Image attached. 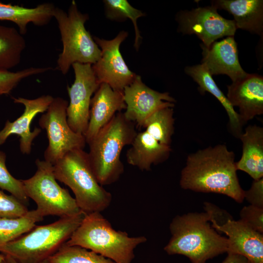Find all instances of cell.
<instances>
[{
	"label": "cell",
	"instance_id": "obj_1",
	"mask_svg": "<svg viewBox=\"0 0 263 263\" xmlns=\"http://www.w3.org/2000/svg\"><path fill=\"white\" fill-rule=\"evenodd\" d=\"M237 170L234 153L225 145L209 147L188 155L180 185L185 189L224 194L241 203L244 190Z\"/></svg>",
	"mask_w": 263,
	"mask_h": 263
},
{
	"label": "cell",
	"instance_id": "obj_2",
	"mask_svg": "<svg viewBox=\"0 0 263 263\" xmlns=\"http://www.w3.org/2000/svg\"><path fill=\"white\" fill-rule=\"evenodd\" d=\"M207 212H190L176 216L171 222V238L164 247L169 255H182L191 263H206L226 252L228 242L209 223Z\"/></svg>",
	"mask_w": 263,
	"mask_h": 263
},
{
	"label": "cell",
	"instance_id": "obj_3",
	"mask_svg": "<svg viewBox=\"0 0 263 263\" xmlns=\"http://www.w3.org/2000/svg\"><path fill=\"white\" fill-rule=\"evenodd\" d=\"M137 133L135 124L123 113L118 112L88 143L89 161L101 186L116 182L123 173L121 152L126 146L132 144Z\"/></svg>",
	"mask_w": 263,
	"mask_h": 263
},
{
	"label": "cell",
	"instance_id": "obj_4",
	"mask_svg": "<svg viewBox=\"0 0 263 263\" xmlns=\"http://www.w3.org/2000/svg\"><path fill=\"white\" fill-rule=\"evenodd\" d=\"M100 213L86 214L65 244L86 248L115 263H132L135 248L145 243L146 237H130L125 231L115 230Z\"/></svg>",
	"mask_w": 263,
	"mask_h": 263
},
{
	"label": "cell",
	"instance_id": "obj_5",
	"mask_svg": "<svg viewBox=\"0 0 263 263\" xmlns=\"http://www.w3.org/2000/svg\"><path fill=\"white\" fill-rule=\"evenodd\" d=\"M85 214L82 211L73 216L60 218L49 224L35 225L30 231L5 244L0 253L16 263H40L68 241Z\"/></svg>",
	"mask_w": 263,
	"mask_h": 263
},
{
	"label": "cell",
	"instance_id": "obj_6",
	"mask_svg": "<svg viewBox=\"0 0 263 263\" xmlns=\"http://www.w3.org/2000/svg\"><path fill=\"white\" fill-rule=\"evenodd\" d=\"M53 166L56 180L70 188L81 211L101 212L109 207L112 194L98 182L83 150L69 151Z\"/></svg>",
	"mask_w": 263,
	"mask_h": 263
},
{
	"label": "cell",
	"instance_id": "obj_7",
	"mask_svg": "<svg viewBox=\"0 0 263 263\" xmlns=\"http://www.w3.org/2000/svg\"><path fill=\"white\" fill-rule=\"evenodd\" d=\"M53 18L58 24L63 45L57 60V68L63 75L75 63L93 65L99 60L101 50L85 27L89 16L78 9L75 0L68 12L56 7Z\"/></svg>",
	"mask_w": 263,
	"mask_h": 263
},
{
	"label": "cell",
	"instance_id": "obj_8",
	"mask_svg": "<svg viewBox=\"0 0 263 263\" xmlns=\"http://www.w3.org/2000/svg\"><path fill=\"white\" fill-rule=\"evenodd\" d=\"M37 170L33 176L21 180L25 192L37 205L36 209L43 216L60 218L73 216L82 212L69 191L56 182L52 164L37 159Z\"/></svg>",
	"mask_w": 263,
	"mask_h": 263
},
{
	"label": "cell",
	"instance_id": "obj_9",
	"mask_svg": "<svg viewBox=\"0 0 263 263\" xmlns=\"http://www.w3.org/2000/svg\"><path fill=\"white\" fill-rule=\"evenodd\" d=\"M68 101L63 98H54L39 119V125L46 130L48 140L44 160L53 165L69 151L83 150L86 143L84 136L74 132L68 124Z\"/></svg>",
	"mask_w": 263,
	"mask_h": 263
},
{
	"label": "cell",
	"instance_id": "obj_10",
	"mask_svg": "<svg viewBox=\"0 0 263 263\" xmlns=\"http://www.w3.org/2000/svg\"><path fill=\"white\" fill-rule=\"evenodd\" d=\"M176 20L179 32L196 35L207 48L220 38L234 37L237 29L234 20L221 16L211 5L180 11Z\"/></svg>",
	"mask_w": 263,
	"mask_h": 263
},
{
	"label": "cell",
	"instance_id": "obj_11",
	"mask_svg": "<svg viewBox=\"0 0 263 263\" xmlns=\"http://www.w3.org/2000/svg\"><path fill=\"white\" fill-rule=\"evenodd\" d=\"M72 66L75 79L71 86L67 87L70 102L67 108V120L74 132L84 136L90 119L92 96L100 84L92 64L75 63Z\"/></svg>",
	"mask_w": 263,
	"mask_h": 263
},
{
	"label": "cell",
	"instance_id": "obj_12",
	"mask_svg": "<svg viewBox=\"0 0 263 263\" xmlns=\"http://www.w3.org/2000/svg\"><path fill=\"white\" fill-rule=\"evenodd\" d=\"M128 35V32L122 31L112 40L93 38L101 51L99 60L92 65L93 72L100 84L106 83L114 90L123 91L136 76L129 69L120 51V44Z\"/></svg>",
	"mask_w": 263,
	"mask_h": 263
},
{
	"label": "cell",
	"instance_id": "obj_13",
	"mask_svg": "<svg viewBox=\"0 0 263 263\" xmlns=\"http://www.w3.org/2000/svg\"><path fill=\"white\" fill-rule=\"evenodd\" d=\"M123 92L126 106L124 115L140 127L155 112L163 108H173L176 101L169 93H160L146 86L137 75Z\"/></svg>",
	"mask_w": 263,
	"mask_h": 263
},
{
	"label": "cell",
	"instance_id": "obj_14",
	"mask_svg": "<svg viewBox=\"0 0 263 263\" xmlns=\"http://www.w3.org/2000/svg\"><path fill=\"white\" fill-rule=\"evenodd\" d=\"M50 95H43L35 99L19 97H13L15 103L22 104L24 107L23 113L13 122L7 120L0 131V145L12 134L20 137L19 148L23 154H29L34 139L41 132V129L35 128L33 132L30 125L34 117L38 113L45 112L53 99Z\"/></svg>",
	"mask_w": 263,
	"mask_h": 263
},
{
	"label": "cell",
	"instance_id": "obj_15",
	"mask_svg": "<svg viewBox=\"0 0 263 263\" xmlns=\"http://www.w3.org/2000/svg\"><path fill=\"white\" fill-rule=\"evenodd\" d=\"M211 226L217 232L227 236V253L238 254L245 257L249 263H263V235L240 220L228 219L220 225L210 221Z\"/></svg>",
	"mask_w": 263,
	"mask_h": 263
},
{
	"label": "cell",
	"instance_id": "obj_16",
	"mask_svg": "<svg viewBox=\"0 0 263 263\" xmlns=\"http://www.w3.org/2000/svg\"><path fill=\"white\" fill-rule=\"evenodd\" d=\"M234 108L239 109V119L243 126L263 113V77L248 74L227 86L226 96Z\"/></svg>",
	"mask_w": 263,
	"mask_h": 263
},
{
	"label": "cell",
	"instance_id": "obj_17",
	"mask_svg": "<svg viewBox=\"0 0 263 263\" xmlns=\"http://www.w3.org/2000/svg\"><path fill=\"white\" fill-rule=\"evenodd\" d=\"M201 46L203 50L201 62L212 76L226 75L234 82L247 74L239 62L234 37H227L219 41H216L208 48L202 44Z\"/></svg>",
	"mask_w": 263,
	"mask_h": 263
},
{
	"label": "cell",
	"instance_id": "obj_18",
	"mask_svg": "<svg viewBox=\"0 0 263 263\" xmlns=\"http://www.w3.org/2000/svg\"><path fill=\"white\" fill-rule=\"evenodd\" d=\"M126 108L123 91L114 90L106 83L100 84L91 99L90 119L84 135L86 143Z\"/></svg>",
	"mask_w": 263,
	"mask_h": 263
},
{
	"label": "cell",
	"instance_id": "obj_19",
	"mask_svg": "<svg viewBox=\"0 0 263 263\" xmlns=\"http://www.w3.org/2000/svg\"><path fill=\"white\" fill-rule=\"evenodd\" d=\"M131 145L126 152L127 162L142 171L164 162L171 151V146L161 144L145 131L137 132Z\"/></svg>",
	"mask_w": 263,
	"mask_h": 263
},
{
	"label": "cell",
	"instance_id": "obj_20",
	"mask_svg": "<svg viewBox=\"0 0 263 263\" xmlns=\"http://www.w3.org/2000/svg\"><path fill=\"white\" fill-rule=\"evenodd\" d=\"M211 5L233 15L237 29L260 36L263 34V0H215Z\"/></svg>",
	"mask_w": 263,
	"mask_h": 263
},
{
	"label": "cell",
	"instance_id": "obj_21",
	"mask_svg": "<svg viewBox=\"0 0 263 263\" xmlns=\"http://www.w3.org/2000/svg\"><path fill=\"white\" fill-rule=\"evenodd\" d=\"M243 143L241 159L236 162L237 170L244 171L254 180L263 177V128L249 125L240 135Z\"/></svg>",
	"mask_w": 263,
	"mask_h": 263
},
{
	"label": "cell",
	"instance_id": "obj_22",
	"mask_svg": "<svg viewBox=\"0 0 263 263\" xmlns=\"http://www.w3.org/2000/svg\"><path fill=\"white\" fill-rule=\"evenodd\" d=\"M55 7L49 2L40 4L34 8L0 2V20L15 23L22 35L26 33L27 25L30 23L38 26L48 24L53 18Z\"/></svg>",
	"mask_w": 263,
	"mask_h": 263
},
{
	"label": "cell",
	"instance_id": "obj_23",
	"mask_svg": "<svg viewBox=\"0 0 263 263\" xmlns=\"http://www.w3.org/2000/svg\"><path fill=\"white\" fill-rule=\"evenodd\" d=\"M186 73L191 77L199 85L198 90L202 94L207 92L215 97L226 111L229 118V127L233 134L239 138L243 133L239 115L228 101L226 96L219 89L207 67L202 63L185 69Z\"/></svg>",
	"mask_w": 263,
	"mask_h": 263
},
{
	"label": "cell",
	"instance_id": "obj_24",
	"mask_svg": "<svg viewBox=\"0 0 263 263\" xmlns=\"http://www.w3.org/2000/svg\"><path fill=\"white\" fill-rule=\"evenodd\" d=\"M25 47L26 41L19 31L0 24V71H9L19 65Z\"/></svg>",
	"mask_w": 263,
	"mask_h": 263
},
{
	"label": "cell",
	"instance_id": "obj_25",
	"mask_svg": "<svg viewBox=\"0 0 263 263\" xmlns=\"http://www.w3.org/2000/svg\"><path fill=\"white\" fill-rule=\"evenodd\" d=\"M43 217L36 209L16 218H0V249L5 244L30 231Z\"/></svg>",
	"mask_w": 263,
	"mask_h": 263
},
{
	"label": "cell",
	"instance_id": "obj_26",
	"mask_svg": "<svg viewBox=\"0 0 263 263\" xmlns=\"http://www.w3.org/2000/svg\"><path fill=\"white\" fill-rule=\"evenodd\" d=\"M173 108L160 109L150 115L142 128L161 144L170 146L174 133V118Z\"/></svg>",
	"mask_w": 263,
	"mask_h": 263
},
{
	"label": "cell",
	"instance_id": "obj_27",
	"mask_svg": "<svg viewBox=\"0 0 263 263\" xmlns=\"http://www.w3.org/2000/svg\"><path fill=\"white\" fill-rule=\"evenodd\" d=\"M48 260L51 263H115L86 248L66 244Z\"/></svg>",
	"mask_w": 263,
	"mask_h": 263
},
{
	"label": "cell",
	"instance_id": "obj_28",
	"mask_svg": "<svg viewBox=\"0 0 263 263\" xmlns=\"http://www.w3.org/2000/svg\"><path fill=\"white\" fill-rule=\"evenodd\" d=\"M103 2L107 18L117 21L130 19L132 21L135 34L134 46L138 50L141 36L137 27V20L144 16V14L133 7L126 0H105Z\"/></svg>",
	"mask_w": 263,
	"mask_h": 263
},
{
	"label": "cell",
	"instance_id": "obj_29",
	"mask_svg": "<svg viewBox=\"0 0 263 263\" xmlns=\"http://www.w3.org/2000/svg\"><path fill=\"white\" fill-rule=\"evenodd\" d=\"M51 69V67H30L17 72L0 71V96L9 94L23 79Z\"/></svg>",
	"mask_w": 263,
	"mask_h": 263
},
{
	"label": "cell",
	"instance_id": "obj_30",
	"mask_svg": "<svg viewBox=\"0 0 263 263\" xmlns=\"http://www.w3.org/2000/svg\"><path fill=\"white\" fill-rule=\"evenodd\" d=\"M6 155L0 150V188L9 192L25 204L28 201L21 180L13 177L9 172L6 166Z\"/></svg>",
	"mask_w": 263,
	"mask_h": 263
},
{
	"label": "cell",
	"instance_id": "obj_31",
	"mask_svg": "<svg viewBox=\"0 0 263 263\" xmlns=\"http://www.w3.org/2000/svg\"><path fill=\"white\" fill-rule=\"evenodd\" d=\"M29 210L26 206L12 195L0 190V218H16L25 215Z\"/></svg>",
	"mask_w": 263,
	"mask_h": 263
},
{
	"label": "cell",
	"instance_id": "obj_32",
	"mask_svg": "<svg viewBox=\"0 0 263 263\" xmlns=\"http://www.w3.org/2000/svg\"><path fill=\"white\" fill-rule=\"evenodd\" d=\"M240 220L253 230L263 233V208L253 205L245 206L240 213Z\"/></svg>",
	"mask_w": 263,
	"mask_h": 263
},
{
	"label": "cell",
	"instance_id": "obj_33",
	"mask_svg": "<svg viewBox=\"0 0 263 263\" xmlns=\"http://www.w3.org/2000/svg\"><path fill=\"white\" fill-rule=\"evenodd\" d=\"M251 205L263 208V177L254 180L250 188L244 190V199Z\"/></svg>",
	"mask_w": 263,
	"mask_h": 263
},
{
	"label": "cell",
	"instance_id": "obj_34",
	"mask_svg": "<svg viewBox=\"0 0 263 263\" xmlns=\"http://www.w3.org/2000/svg\"><path fill=\"white\" fill-rule=\"evenodd\" d=\"M248 261L244 257L236 254L228 253L227 257L221 263H248Z\"/></svg>",
	"mask_w": 263,
	"mask_h": 263
},
{
	"label": "cell",
	"instance_id": "obj_35",
	"mask_svg": "<svg viewBox=\"0 0 263 263\" xmlns=\"http://www.w3.org/2000/svg\"><path fill=\"white\" fill-rule=\"evenodd\" d=\"M0 263H16L12 259H11L9 257L4 255V259L0 262ZM40 263H51L48 260H45Z\"/></svg>",
	"mask_w": 263,
	"mask_h": 263
},
{
	"label": "cell",
	"instance_id": "obj_36",
	"mask_svg": "<svg viewBox=\"0 0 263 263\" xmlns=\"http://www.w3.org/2000/svg\"><path fill=\"white\" fill-rule=\"evenodd\" d=\"M4 258V255L0 253V262H1Z\"/></svg>",
	"mask_w": 263,
	"mask_h": 263
},
{
	"label": "cell",
	"instance_id": "obj_37",
	"mask_svg": "<svg viewBox=\"0 0 263 263\" xmlns=\"http://www.w3.org/2000/svg\"><path fill=\"white\" fill-rule=\"evenodd\" d=\"M248 263H249V262H248Z\"/></svg>",
	"mask_w": 263,
	"mask_h": 263
}]
</instances>
